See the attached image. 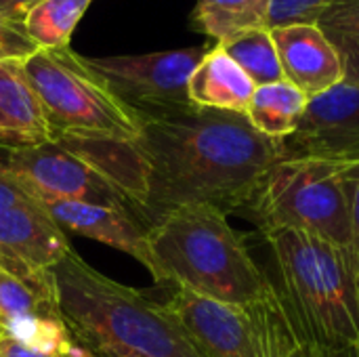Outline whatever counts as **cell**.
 I'll return each mask as SVG.
<instances>
[{"instance_id":"1","label":"cell","mask_w":359,"mask_h":357,"mask_svg":"<svg viewBox=\"0 0 359 357\" xmlns=\"http://www.w3.org/2000/svg\"><path fill=\"white\" fill-rule=\"evenodd\" d=\"M137 116L133 141H55L101 168L145 229L183 206L206 204L225 215L248 206L284 156V141L261 135L246 114L185 105Z\"/></svg>"},{"instance_id":"2","label":"cell","mask_w":359,"mask_h":357,"mask_svg":"<svg viewBox=\"0 0 359 357\" xmlns=\"http://www.w3.org/2000/svg\"><path fill=\"white\" fill-rule=\"evenodd\" d=\"M53 276L63 322L86 357H204L164 305L103 276L74 248Z\"/></svg>"},{"instance_id":"3","label":"cell","mask_w":359,"mask_h":357,"mask_svg":"<svg viewBox=\"0 0 359 357\" xmlns=\"http://www.w3.org/2000/svg\"><path fill=\"white\" fill-rule=\"evenodd\" d=\"M147 242L156 261V282L246 309L278 295L250 257L242 234L215 206L170 210L147 229Z\"/></svg>"},{"instance_id":"4","label":"cell","mask_w":359,"mask_h":357,"mask_svg":"<svg viewBox=\"0 0 359 357\" xmlns=\"http://www.w3.org/2000/svg\"><path fill=\"white\" fill-rule=\"evenodd\" d=\"M261 231L299 330L322 349L359 347V282L351 252L288 227Z\"/></svg>"},{"instance_id":"5","label":"cell","mask_w":359,"mask_h":357,"mask_svg":"<svg viewBox=\"0 0 359 357\" xmlns=\"http://www.w3.org/2000/svg\"><path fill=\"white\" fill-rule=\"evenodd\" d=\"M55 139L133 141L141 130L126 107L69 46L36 50L21 61Z\"/></svg>"},{"instance_id":"6","label":"cell","mask_w":359,"mask_h":357,"mask_svg":"<svg viewBox=\"0 0 359 357\" xmlns=\"http://www.w3.org/2000/svg\"><path fill=\"white\" fill-rule=\"evenodd\" d=\"M345 164L341 160L284 154L267 168L246 208L261 229L288 227L349 250L351 223L343 185Z\"/></svg>"},{"instance_id":"7","label":"cell","mask_w":359,"mask_h":357,"mask_svg":"<svg viewBox=\"0 0 359 357\" xmlns=\"http://www.w3.org/2000/svg\"><path fill=\"white\" fill-rule=\"evenodd\" d=\"M164 307L204 357H273L278 326L288 311L280 292L246 309L183 288H177Z\"/></svg>"},{"instance_id":"8","label":"cell","mask_w":359,"mask_h":357,"mask_svg":"<svg viewBox=\"0 0 359 357\" xmlns=\"http://www.w3.org/2000/svg\"><path fill=\"white\" fill-rule=\"evenodd\" d=\"M210 46H191L149 55L84 57L109 90L133 112H164L194 105L189 101V78Z\"/></svg>"},{"instance_id":"9","label":"cell","mask_w":359,"mask_h":357,"mask_svg":"<svg viewBox=\"0 0 359 357\" xmlns=\"http://www.w3.org/2000/svg\"><path fill=\"white\" fill-rule=\"evenodd\" d=\"M2 162L40 202L76 200L128 208L120 189L101 173V168L61 141L11 149Z\"/></svg>"},{"instance_id":"10","label":"cell","mask_w":359,"mask_h":357,"mask_svg":"<svg viewBox=\"0 0 359 357\" xmlns=\"http://www.w3.org/2000/svg\"><path fill=\"white\" fill-rule=\"evenodd\" d=\"M72 250L63 227L40 200L21 202L0 210V269L44 286L53 267Z\"/></svg>"},{"instance_id":"11","label":"cell","mask_w":359,"mask_h":357,"mask_svg":"<svg viewBox=\"0 0 359 357\" xmlns=\"http://www.w3.org/2000/svg\"><path fill=\"white\" fill-rule=\"evenodd\" d=\"M284 154L359 160V86L341 82L309 99L297 130L284 141Z\"/></svg>"},{"instance_id":"12","label":"cell","mask_w":359,"mask_h":357,"mask_svg":"<svg viewBox=\"0 0 359 357\" xmlns=\"http://www.w3.org/2000/svg\"><path fill=\"white\" fill-rule=\"evenodd\" d=\"M269 32L284 80L292 82L309 99L343 82L339 50L318 23H290L271 27Z\"/></svg>"},{"instance_id":"13","label":"cell","mask_w":359,"mask_h":357,"mask_svg":"<svg viewBox=\"0 0 359 357\" xmlns=\"http://www.w3.org/2000/svg\"><path fill=\"white\" fill-rule=\"evenodd\" d=\"M53 219L74 234L101 242L139 261L156 280V261L149 250L147 229L135 219L126 206L76 202V200H50L42 202Z\"/></svg>"},{"instance_id":"14","label":"cell","mask_w":359,"mask_h":357,"mask_svg":"<svg viewBox=\"0 0 359 357\" xmlns=\"http://www.w3.org/2000/svg\"><path fill=\"white\" fill-rule=\"evenodd\" d=\"M55 141L21 61H0V147L25 149Z\"/></svg>"},{"instance_id":"15","label":"cell","mask_w":359,"mask_h":357,"mask_svg":"<svg viewBox=\"0 0 359 357\" xmlns=\"http://www.w3.org/2000/svg\"><path fill=\"white\" fill-rule=\"evenodd\" d=\"M255 82L223 50L221 44L208 48L206 57L189 78V101L198 107L246 114L255 93Z\"/></svg>"},{"instance_id":"16","label":"cell","mask_w":359,"mask_h":357,"mask_svg":"<svg viewBox=\"0 0 359 357\" xmlns=\"http://www.w3.org/2000/svg\"><path fill=\"white\" fill-rule=\"evenodd\" d=\"M309 97L288 80L257 86L246 107L248 122L267 139L286 141L299 126Z\"/></svg>"},{"instance_id":"17","label":"cell","mask_w":359,"mask_h":357,"mask_svg":"<svg viewBox=\"0 0 359 357\" xmlns=\"http://www.w3.org/2000/svg\"><path fill=\"white\" fill-rule=\"evenodd\" d=\"M269 8L271 0H198L189 23L191 29L223 44L240 34L267 27Z\"/></svg>"},{"instance_id":"18","label":"cell","mask_w":359,"mask_h":357,"mask_svg":"<svg viewBox=\"0 0 359 357\" xmlns=\"http://www.w3.org/2000/svg\"><path fill=\"white\" fill-rule=\"evenodd\" d=\"M93 0H34L25 8V32L40 50L65 48Z\"/></svg>"},{"instance_id":"19","label":"cell","mask_w":359,"mask_h":357,"mask_svg":"<svg viewBox=\"0 0 359 357\" xmlns=\"http://www.w3.org/2000/svg\"><path fill=\"white\" fill-rule=\"evenodd\" d=\"M223 50L246 72L255 86L284 80V72L278 59V50L267 27L240 34L221 44Z\"/></svg>"},{"instance_id":"20","label":"cell","mask_w":359,"mask_h":357,"mask_svg":"<svg viewBox=\"0 0 359 357\" xmlns=\"http://www.w3.org/2000/svg\"><path fill=\"white\" fill-rule=\"evenodd\" d=\"M332 0H271L267 27L290 23H318L320 15Z\"/></svg>"},{"instance_id":"21","label":"cell","mask_w":359,"mask_h":357,"mask_svg":"<svg viewBox=\"0 0 359 357\" xmlns=\"http://www.w3.org/2000/svg\"><path fill=\"white\" fill-rule=\"evenodd\" d=\"M273 357H320V347L299 330L290 311H286L284 320L278 326Z\"/></svg>"},{"instance_id":"22","label":"cell","mask_w":359,"mask_h":357,"mask_svg":"<svg viewBox=\"0 0 359 357\" xmlns=\"http://www.w3.org/2000/svg\"><path fill=\"white\" fill-rule=\"evenodd\" d=\"M38 50L21 21L0 15V61H23Z\"/></svg>"},{"instance_id":"23","label":"cell","mask_w":359,"mask_h":357,"mask_svg":"<svg viewBox=\"0 0 359 357\" xmlns=\"http://www.w3.org/2000/svg\"><path fill=\"white\" fill-rule=\"evenodd\" d=\"M324 32L359 36V0H332L318 19Z\"/></svg>"},{"instance_id":"24","label":"cell","mask_w":359,"mask_h":357,"mask_svg":"<svg viewBox=\"0 0 359 357\" xmlns=\"http://www.w3.org/2000/svg\"><path fill=\"white\" fill-rule=\"evenodd\" d=\"M343 185H345L347 200H349V223H351L349 252L353 257V265H355L359 282V160L345 164V168H343Z\"/></svg>"},{"instance_id":"25","label":"cell","mask_w":359,"mask_h":357,"mask_svg":"<svg viewBox=\"0 0 359 357\" xmlns=\"http://www.w3.org/2000/svg\"><path fill=\"white\" fill-rule=\"evenodd\" d=\"M326 36L339 50L343 63V82L359 86V36L339 34V32H326Z\"/></svg>"},{"instance_id":"26","label":"cell","mask_w":359,"mask_h":357,"mask_svg":"<svg viewBox=\"0 0 359 357\" xmlns=\"http://www.w3.org/2000/svg\"><path fill=\"white\" fill-rule=\"evenodd\" d=\"M32 200L36 198L21 183V179L4 162H0V210L21 204V202H32Z\"/></svg>"},{"instance_id":"27","label":"cell","mask_w":359,"mask_h":357,"mask_svg":"<svg viewBox=\"0 0 359 357\" xmlns=\"http://www.w3.org/2000/svg\"><path fill=\"white\" fill-rule=\"evenodd\" d=\"M0 357H59L53 356V353H44V351H38V349H32L19 341H15L13 337H8L4 332V337L0 339Z\"/></svg>"},{"instance_id":"28","label":"cell","mask_w":359,"mask_h":357,"mask_svg":"<svg viewBox=\"0 0 359 357\" xmlns=\"http://www.w3.org/2000/svg\"><path fill=\"white\" fill-rule=\"evenodd\" d=\"M32 2H34V0H0V15L23 23V19H25V8H27Z\"/></svg>"},{"instance_id":"29","label":"cell","mask_w":359,"mask_h":357,"mask_svg":"<svg viewBox=\"0 0 359 357\" xmlns=\"http://www.w3.org/2000/svg\"><path fill=\"white\" fill-rule=\"evenodd\" d=\"M320 357H359V347H347V349H322Z\"/></svg>"},{"instance_id":"30","label":"cell","mask_w":359,"mask_h":357,"mask_svg":"<svg viewBox=\"0 0 359 357\" xmlns=\"http://www.w3.org/2000/svg\"><path fill=\"white\" fill-rule=\"evenodd\" d=\"M61 357H86V353H84V351H82V349L78 347V349H76L74 353H69V356H61Z\"/></svg>"},{"instance_id":"31","label":"cell","mask_w":359,"mask_h":357,"mask_svg":"<svg viewBox=\"0 0 359 357\" xmlns=\"http://www.w3.org/2000/svg\"><path fill=\"white\" fill-rule=\"evenodd\" d=\"M4 337V328H2V324H0V339Z\"/></svg>"}]
</instances>
